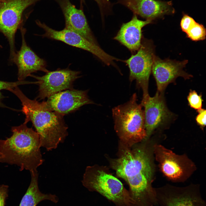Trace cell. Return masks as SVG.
<instances>
[{
    "label": "cell",
    "mask_w": 206,
    "mask_h": 206,
    "mask_svg": "<svg viewBox=\"0 0 206 206\" xmlns=\"http://www.w3.org/2000/svg\"><path fill=\"white\" fill-rule=\"evenodd\" d=\"M162 93L158 91L153 97L149 95L142 99L140 104L144 107L146 139L156 128L171 116V113L166 106Z\"/></svg>",
    "instance_id": "4fadbf2b"
},
{
    "label": "cell",
    "mask_w": 206,
    "mask_h": 206,
    "mask_svg": "<svg viewBox=\"0 0 206 206\" xmlns=\"http://www.w3.org/2000/svg\"><path fill=\"white\" fill-rule=\"evenodd\" d=\"M43 102L49 110L63 116L84 105L94 104L89 98L87 91L71 89L54 94Z\"/></svg>",
    "instance_id": "8fae6325"
},
{
    "label": "cell",
    "mask_w": 206,
    "mask_h": 206,
    "mask_svg": "<svg viewBox=\"0 0 206 206\" xmlns=\"http://www.w3.org/2000/svg\"><path fill=\"white\" fill-rule=\"evenodd\" d=\"M197 111L198 114L196 117V121L200 126L203 127L206 125V110L201 108L197 110Z\"/></svg>",
    "instance_id": "d4e9b609"
},
{
    "label": "cell",
    "mask_w": 206,
    "mask_h": 206,
    "mask_svg": "<svg viewBox=\"0 0 206 206\" xmlns=\"http://www.w3.org/2000/svg\"><path fill=\"white\" fill-rule=\"evenodd\" d=\"M64 14L65 28L76 32L92 43L99 46L88 24L83 11L69 0H57Z\"/></svg>",
    "instance_id": "2e32d148"
},
{
    "label": "cell",
    "mask_w": 206,
    "mask_h": 206,
    "mask_svg": "<svg viewBox=\"0 0 206 206\" xmlns=\"http://www.w3.org/2000/svg\"><path fill=\"white\" fill-rule=\"evenodd\" d=\"M187 37L193 41L203 40L206 37V29L201 24L196 22L186 33Z\"/></svg>",
    "instance_id": "ffe728a7"
},
{
    "label": "cell",
    "mask_w": 206,
    "mask_h": 206,
    "mask_svg": "<svg viewBox=\"0 0 206 206\" xmlns=\"http://www.w3.org/2000/svg\"><path fill=\"white\" fill-rule=\"evenodd\" d=\"M8 186L0 185V206H5L6 199L8 196Z\"/></svg>",
    "instance_id": "cb8c5ba5"
},
{
    "label": "cell",
    "mask_w": 206,
    "mask_h": 206,
    "mask_svg": "<svg viewBox=\"0 0 206 206\" xmlns=\"http://www.w3.org/2000/svg\"><path fill=\"white\" fill-rule=\"evenodd\" d=\"M188 62L187 60H162L155 55L152 72L156 82L158 91L163 93L167 85L179 77L185 79L192 77V75L183 70Z\"/></svg>",
    "instance_id": "7c38bea8"
},
{
    "label": "cell",
    "mask_w": 206,
    "mask_h": 206,
    "mask_svg": "<svg viewBox=\"0 0 206 206\" xmlns=\"http://www.w3.org/2000/svg\"><path fill=\"white\" fill-rule=\"evenodd\" d=\"M31 181L30 185L22 197L19 206H36L41 201L47 200L56 203L58 201L55 195L44 194L39 190L38 183L37 172L31 173Z\"/></svg>",
    "instance_id": "d6986e66"
},
{
    "label": "cell",
    "mask_w": 206,
    "mask_h": 206,
    "mask_svg": "<svg viewBox=\"0 0 206 206\" xmlns=\"http://www.w3.org/2000/svg\"><path fill=\"white\" fill-rule=\"evenodd\" d=\"M152 21L140 20L134 14L129 21L123 23L114 39L126 47L132 54L140 48L142 39V29Z\"/></svg>",
    "instance_id": "e0dca14e"
},
{
    "label": "cell",
    "mask_w": 206,
    "mask_h": 206,
    "mask_svg": "<svg viewBox=\"0 0 206 206\" xmlns=\"http://www.w3.org/2000/svg\"><path fill=\"white\" fill-rule=\"evenodd\" d=\"M22 45L20 50L17 52L13 62L17 66L18 69V79L23 80L31 74L38 71L47 72V64L45 60L39 57L28 46L25 39L26 29L21 27Z\"/></svg>",
    "instance_id": "5bb4252c"
},
{
    "label": "cell",
    "mask_w": 206,
    "mask_h": 206,
    "mask_svg": "<svg viewBox=\"0 0 206 206\" xmlns=\"http://www.w3.org/2000/svg\"><path fill=\"white\" fill-rule=\"evenodd\" d=\"M101 6L104 5L108 0H94Z\"/></svg>",
    "instance_id": "484cf974"
},
{
    "label": "cell",
    "mask_w": 206,
    "mask_h": 206,
    "mask_svg": "<svg viewBox=\"0 0 206 206\" xmlns=\"http://www.w3.org/2000/svg\"><path fill=\"white\" fill-rule=\"evenodd\" d=\"M20 100L25 118L24 123L31 121L38 134L41 147L47 150L56 149L68 135L63 115L47 109L39 102L27 97L18 86L10 90Z\"/></svg>",
    "instance_id": "7a4b0ae2"
},
{
    "label": "cell",
    "mask_w": 206,
    "mask_h": 206,
    "mask_svg": "<svg viewBox=\"0 0 206 206\" xmlns=\"http://www.w3.org/2000/svg\"><path fill=\"white\" fill-rule=\"evenodd\" d=\"M82 182L89 191L98 192L115 206H130L129 191L105 167L97 165L87 166Z\"/></svg>",
    "instance_id": "5b68a950"
},
{
    "label": "cell",
    "mask_w": 206,
    "mask_h": 206,
    "mask_svg": "<svg viewBox=\"0 0 206 206\" xmlns=\"http://www.w3.org/2000/svg\"><path fill=\"white\" fill-rule=\"evenodd\" d=\"M32 83V82L24 80H19L15 82H8L0 80V107L4 106L2 102L3 98L1 92L2 90H6L9 91L19 85Z\"/></svg>",
    "instance_id": "44dd1931"
},
{
    "label": "cell",
    "mask_w": 206,
    "mask_h": 206,
    "mask_svg": "<svg viewBox=\"0 0 206 206\" xmlns=\"http://www.w3.org/2000/svg\"><path fill=\"white\" fill-rule=\"evenodd\" d=\"M2 156L1 154L0 153V158H1V157Z\"/></svg>",
    "instance_id": "83f0119b"
},
{
    "label": "cell",
    "mask_w": 206,
    "mask_h": 206,
    "mask_svg": "<svg viewBox=\"0 0 206 206\" xmlns=\"http://www.w3.org/2000/svg\"><path fill=\"white\" fill-rule=\"evenodd\" d=\"M187 100L191 107L197 110L201 108L203 101L202 96L198 95L195 90H191Z\"/></svg>",
    "instance_id": "7402d4cb"
},
{
    "label": "cell",
    "mask_w": 206,
    "mask_h": 206,
    "mask_svg": "<svg viewBox=\"0 0 206 206\" xmlns=\"http://www.w3.org/2000/svg\"><path fill=\"white\" fill-rule=\"evenodd\" d=\"M0 47H2V46L1 45H0Z\"/></svg>",
    "instance_id": "f1b7e54d"
},
{
    "label": "cell",
    "mask_w": 206,
    "mask_h": 206,
    "mask_svg": "<svg viewBox=\"0 0 206 206\" xmlns=\"http://www.w3.org/2000/svg\"><path fill=\"white\" fill-rule=\"evenodd\" d=\"M40 0H5L0 3V31L6 37L10 49V58L16 53L15 37L21 22L22 13L25 9Z\"/></svg>",
    "instance_id": "52a82bcc"
},
{
    "label": "cell",
    "mask_w": 206,
    "mask_h": 206,
    "mask_svg": "<svg viewBox=\"0 0 206 206\" xmlns=\"http://www.w3.org/2000/svg\"><path fill=\"white\" fill-rule=\"evenodd\" d=\"M155 56L152 42L144 38L142 39L140 46L137 52L124 60L129 69L130 81L135 80L137 87L142 90V99L149 96V80Z\"/></svg>",
    "instance_id": "8992f818"
},
{
    "label": "cell",
    "mask_w": 206,
    "mask_h": 206,
    "mask_svg": "<svg viewBox=\"0 0 206 206\" xmlns=\"http://www.w3.org/2000/svg\"><path fill=\"white\" fill-rule=\"evenodd\" d=\"M5 0H0V3H1L5 1Z\"/></svg>",
    "instance_id": "4316f807"
},
{
    "label": "cell",
    "mask_w": 206,
    "mask_h": 206,
    "mask_svg": "<svg viewBox=\"0 0 206 206\" xmlns=\"http://www.w3.org/2000/svg\"><path fill=\"white\" fill-rule=\"evenodd\" d=\"M196 22L191 17L186 14H183L180 22L181 29L185 33Z\"/></svg>",
    "instance_id": "603a6c76"
},
{
    "label": "cell",
    "mask_w": 206,
    "mask_h": 206,
    "mask_svg": "<svg viewBox=\"0 0 206 206\" xmlns=\"http://www.w3.org/2000/svg\"><path fill=\"white\" fill-rule=\"evenodd\" d=\"M197 188L166 186L155 189L157 204L159 206H206Z\"/></svg>",
    "instance_id": "30bf717a"
},
{
    "label": "cell",
    "mask_w": 206,
    "mask_h": 206,
    "mask_svg": "<svg viewBox=\"0 0 206 206\" xmlns=\"http://www.w3.org/2000/svg\"><path fill=\"white\" fill-rule=\"evenodd\" d=\"M137 100L135 93L127 102L112 110L114 130L120 141L129 147L146 140V137L144 110Z\"/></svg>",
    "instance_id": "277c9868"
},
{
    "label": "cell",
    "mask_w": 206,
    "mask_h": 206,
    "mask_svg": "<svg viewBox=\"0 0 206 206\" xmlns=\"http://www.w3.org/2000/svg\"><path fill=\"white\" fill-rule=\"evenodd\" d=\"M26 124L12 127L11 136L0 139V162L17 165L20 171L25 169L33 173L37 172L44 160L39 135Z\"/></svg>",
    "instance_id": "3957f363"
},
{
    "label": "cell",
    "mask_w": 206,
    "mask_h": 206,
    "mask_svg": "<svg viewBox=\"0 0 206 206\" xmlns=\"http://www.w3.org/2000/svg\"><path fill=\"white\" fill-rule=\"evenodd\" d=\"M118 157L109 159L110 167L118 177L128 184L129 206H154L157 204L152 187V171L149 156L143 146L129 147L120 141Z\"/></svg>",
    "instance_id": "6da1fadb"
},
{
    "label": "cell",
    "mask_w": 206,
    "mask_h": 206,
    "mask_svg": "<svg viewBox=\"0 0 206 206\" xmlns=\"http://www.w3.org/2000/svg\"><path fill=\"white\" fill-rule=\"evenodd\" d=\"M134 14L152 21L165 15L174 13L171 1L159 0H119Z\"/></svg>",
    "instance_id": "9a60e30c"
},
{
    "label": "cell",
    "mask_w": 206,
    "mask_h": 206,
    "mask_svg": "<svg viewBox=\"0 0 206 206\" xmlns=\"http://www.w3.org/2000/svg\"><path fill=\"white\" fill-rule=\"evenodd\" d=\"M37 24L42 28L45 33L43 37L63 42L69 45L87 51L98 58L107 66H116L114 61L120 60L107 54L99 46L94 44L78 33L64 28L60 31L53 29L45 23L37 20Z\"/></svg>",
    "instance_id": "ba28073f"
},
{
    "label": "cell",
    "mask_w": 206,
    "mask_h": 206,
    "mask_svg": "<svg viewBox=\"0 0 206 206\" xmlns=\"http://www.w3.org/2000/svg\"><path fill=\"white\" fill-rule=\"evenodd\" d=\"M41 76L31 74L30 76L37 81L35 84L39 86L38 98L40 99L48 98L52 95L71 88L74 81L80 77V72L68 68L58 69L46 72Z\"/></svg>",
    "instance_id": "9c48e42d"
},
{
    "label": "cell",
    "mask_w": 206,
    "mask_h": 206,
    "mask_svg": "<svg viewBox=\"0 0 206 206\" xmlns=\"http://www.w3.org/2000/svg\"><path fill=\"white\" fill-rule=\"evenodd\" d=\"M154 149L156 159L165 175L174 181L182 179L185 171V167L181 158L161 145L155 146Z\"/></svg>",
    "instance_id": "ac0fdd59"
}]
</instances>
